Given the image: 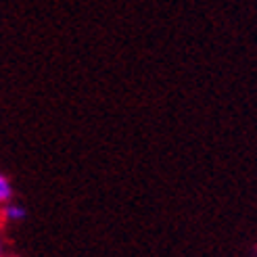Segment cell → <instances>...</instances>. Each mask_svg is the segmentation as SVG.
<instances>
[{
    "mask_svg": "<svg viewBox=\"0 0 257 257\" xmlns=\"http://www.w3.org/2000/svg\"><path fill=\"white\" fill-rule=\"evenodd\" d=\"M28 217V211H25L21 205H15V203H7L3 207V220L9 222V224H17L21 220Z\"/></svg>",
    "mask_w": 257,
    "mask_h": 257,
    "instance_id": "cell-1",
    "label": "cell"
},
{
    "mask_svg": "<svg viewBox=\"0 0 257 257\" xmlns=\"http://www.w3.org/2000/svg\"><path fill=\"white\" fill-rule=\"evenodd\" d=\"M11 199H13V186L7 176H0V203L7 205L11 203Z\"/></svg>",
    "mask_w": 257,
    "mask_h": 257,
    "instance_id": "cell-2",
    "label": "cell"
}]
</instances>
